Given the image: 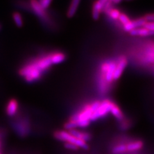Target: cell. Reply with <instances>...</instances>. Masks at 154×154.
I'll list each match as a JSON object with an SVG mask.
<instances>
[{
    "mask_svg": "<svg viewBox=\"0 0 154 154\" xmlns=\"http://www.w3.org/2000/svg\"><path fill=\"white\" fill-rule=\"evenodd\" d=\"M54 64L52 53L32 60L21 67L19 74L28 82H33L41 79L42 74Z\"/></svg>",
    "mask_w": 154,
    "mask_h": 154,
    "instance_id": "1",
    "label": "cell"
},
{
    "mask_svg": "<svg viewBox=\"0 0 154 154\" xmlns=\"http://www.w3.org/2000/svg\"><path fill=\"white\" fill-rule=\"evenodd\" d=\"M100 104L99 101H94L92 103L86 105L79 112L73 115L70 119L74 121L77 127L85 128L89 126L91 116Z\"/></svg>",
    "mask_w": 154,
    "mask_h": 154,
    "instance_id": "2",
    "label": "cell"
},
{
    "mask_svg": "<svg viewBox=\"0 0 154 154\" xmlns=\"http://www.w3.org/2000/svg\"><path fill=\"white\" fill-rule=\"evenodd\" d=\"M54 137L57 140L64 141L65 143H69L74 144L79 148H81L85 150H88L89 148L88 144L87 143L80 140V139L76 138L73 135H71L68 131H59L54 133Z\"/></svg>",
    "mask_w": 154,
    "mask_h": 154,
    "instance_id": "3",
    "label": "cell"
},
{
    "mask_svg": "<svg viewBox=\"0 0 154 154\" xmlns=\"http://www.w3.org/2000/svg\"><path fill=\"white\" fill-rule=\"evenodd\" d=\"M114 103V102L109 100H105L103 102H100L99 107L93 112L92 116H91V121H95V120L107 115L110 111V109Z\"/></svg>",
    "mask_w": 154,
    "mask_h": 154,
    "instance_id": "4",
    "label": "cell"
},
{
    "mask_svg": "<svg viewBox=\"0 0 154 154\" xmlns=\"http://www.w3.org/2000/svg\"><path fill=\"white\" fill-rule=\"evenodd\" d=\"M116 62L114 61L106 62L102 64L101 66V73L102 76L103 77V80L106 83H111L114 80V73ZM102 77V78H103Z\"/></svg>",
    "mask_w": 154,
    "mask_h": 154,
    "instance_id": "5",
    "label": "cell"
},
{
    "mask_svg": "<svg viewBox=\"0 0 154 154\" xmlns=\"http://www.w3.org/2000/svg\"><path fill=\"white\" fill-rule=\"evenodd\" d=\"M127 59L125 56H121L119 58L118 62H116V67L114 73V80H117L121 77L124 69L127 66Z\"/></svg>",
    "mask_w": 154,
    "mask_h": 154,
    "instance_id": "6",
    "label": "cell"
},
{
    "mask_svg": "<svg viewBox=\"0 0 154 154\" xmlns=\"http://www.w3.org/2000/svg\"><path fill=\"white\" fill-rule=\"evenodd\" d=\"M146 21L144 17H140L137 19H135V20L130 21L127 25L123 26V28L125 31L130 32L131 30H134L136 28H138L140 27H143L145 25Z\"/></svg>",
    "mask_w": 154,
    "mask_h": 154,
    "instance_id": "7",
    "label": "cell"
},
{
    "mask_svg": "<svg viewBox=\"0 0 154 154\" xmlns=\"http://www.w3.org/2000/svg\"><path fill=\"white\" fill-rule=\"evenodd\" d=\"M107 0H100L94 2L92 10V16L93 18L95 20H97L99 19L101 12L103 11L105 4L107 3Z\"/></svg>",
    "mask_w": 154,
    "mask_h": 154,
    "instance_id": "8",
    "label": "cell"
},
{
    "mask_svg": "<svg viewBox=\"0 0 154 154\" xmlns=\"http://www.w3.org/2000/svg\"><path fill=\"white\" fill-rule=\"evenodd\" d=\"M30 6L33 11L36 15L42 19H46L47 17V14L46 10L41 7V6L38 3V1H32L30 2Z\"/></svg>",
    "mask_w": 154,
    "mask_h": 154,
    "instance_id": "9",
    "label": "cell"
},
{
    "mask_svg": "<svg viewBox=\"0 0 154 154\" xmlns=\"http://www.w3.org/2000/svg\"><path fill=\"white\" fill-rule=\"evenodd\" d=\"M143 142L141 140H134L126 144L127 152L134 153L141 150L143 147Z\"/></svg>",
    "mask_w": 154,
    "mask_h": 154,
    "instance_id": "10",
    "label": "cell"
},
{
    "mask_svg": "<svg viewBox=\"0 0 154 154\" xmlns=\"http://www.w3.org/2000/svg\"><path fill=\"white\" fill-rule=\"evenodd\" d=\"M71 135H73L74 137L76 138L80 139V140L83 141L85 143L88 141H90L91 139V135L86 132H83V131H79L77 129H73L71 130V131H68Z\"/></svg>",
    "mask_w": 154,
    "mask_h": 154,
    "instance_id": "11",
    "label": "cell"
},
{
    "mask_svg": "<svg viewBox=\"0 0 154 154\" xmlns=\"http://www.w3.org/2000/svg\"><path fill=\"white\" fill-rule=\"evenodd\" d=\"M18 109V102L15 99H12L8 102L7 109H6V112L8 116H13L15 115Z\"/></svg>",
    "mask_w": 154,
    "mask_h": 154,
    "instance_id": "12",
    "label": "cell"
},
{
    "mask_svg": "<svg viewBox=\"0 0 154 154\" xmlns=\"http://www.w3.org/2000/svg\"><path fill=\"white\" fill-rule=\"evenodd\" d=\"M131 35L133 36H140V37H146L153 35L154 33L148 30L147 28L143 27H140L138 28H136L134 30L130 32Z\"/></svg>",
    "mask_w": 154,
    "mask_h": 154,
    "instance_id": "13",
    "label": "cell"
},
{
    "mask_svg": "<svg viewBox=\"0 0 154 154\" xmlns=\"http://www.w3.org/2000/svg\"><path fill=\"white\" fill-rule=\"evenodd\" d=\"M80 2L79 0H73L72 1L69 5L68 10H67V16L68 17H72L75 16V14H76L77 10H78V8L79 7Z\"/></svg>",
    "mask_w": 154,
    "mask_h": 154,
    "instance_id": "14",
    "label": "cell"
},
{
    "mask_svg": "<svg viewBox=\"0 0 154 154\" xmlns=\"http://www.w3.org/2000/svg\"><path fill=\"white\" fill-rule=\"evenodd\" d=\"M112 152L113 154H127V149L125 143H119L116 144L112 148Z\"/></svg>",
    "mask_w": 154,
    "mask_h": 154,
    "instance_id": "15",
    "label": "cell"
},
{
    "mask_svg": "<svg viewBox=\"0 0 154 154\" xmlns=\"http://www.w3.org/2000/svg\"><path fill=\"white\" fill-rule=\"evenodd\" d=\"M110 112L116 118L118 121H122L124 118V115L121 110V109H119V107L117 105H116L115 103L113 104L112 107L110 109Z\"/></svg>",
    "mask_w": 154,
    "mask_h": 154,
    "instance_id": "16",
    "label": "cell"
},
{
    "mask_svg": "<svg viewBox=\"0 0 154 154\" xmlns=\"http://www.w3.org/2000/svg\"><path fill=\"white\" fill-rule=\"evenodd\" d=\"M66 59V55L62 52L52 53V62L54 64L61 63Z\"/></svg>",
    "mask_w": 154,
    "mask_h": 154,
    "instance_id": "17",
    "label": "cell"
},
{
    "mask_svg": "<svg viewBox=\"0 0 154 154\" xmlns=\"http://www.w3.org/2000/svg\"><path fill=\"white\" fill-rule=\"evenodd\" d=\"M151 47H148L146 50V60L148 62L154 63V46H150Z\"/></svg>",
    "mask_w": 154,
    "mask_h": 154,
    "instance_id": "18",
    "label": "cell"
},
{
    "mask_svg": "<svg viewBox=\"0 0 154 154\" xmlns=\"http://www.w3.org/2000/svg\"><path fill=\"white\" fill-rule=\"evenodd\" d=\"M13 19L17 26L21 27L23 25V20L21 15L18 12H14L13 14Z\"/></svg>",
    "mask_w": 154,
    "mask_h": 154,
    "instance_id": "19",
    "label": "cell"
},
{
    "mask_svg": "<svg viewBox=\"0 0 154 154\" xmlns=\"http://www.w3.org/2000/svg\"><path fill=\"white\" fill-rule=\"evenodd\" d=\"M108 14L109 17L112 19H114V20H117V19H118L120 14H121V13L119 11V10L116 8L110 9L108 11Z\"/></svg>",
    "mask_w": 154,
    "mask_h": 154,
    "instance_id": "20",
    "label": "cell"
},
{
    "mask_svg": "<svg viewBox=\"0 0 154 154\" xmlns=\"http://www.w3.org/2000/svg\"><path fill=\"white\" fill-rule=\"evenodd\" d=\"M118 20L123 26L127 25V23H128L130 21H131V19H129V17L126 15V14H122V13L120 14V16L118 18Z\"/></svg>",
    "mask_w": 154,
    "mask_h": 154,
    "instance_id": "21",
    "label": "cell"
},
{
    "mask_svg": "<svg viewBox=\"0 0 154 154\" xmlns=\"http://www.w3.org/2000/svg\"><path fill=\"white\" fill-rule=\"evenodd\" d=\"M38 2L41 6V7L45 10L49 7L50 4L51 3V1H50V0H41V1H38Z\"/></svg>",
    "mask_w": 154,
    "mask_h": 154,
    "instance_id": "22",
    "label": "cell"
},
{
    "mask_svg": "<svg viewBox=\"0 0 154 154\" xmlns=\"http://www.w3.org/2000/svg\"><path fill=\"white\" fill-rule=\"evenodd\" d=\"M64 147L66 149H68V150H78L79 149V148L76 145H75V144L69 143H65Z\"/></svg>",
    "mask_w": 154,
    "mask_h": 154,
    "instance_id": "23",
    "label": "cell"
},
{
    "mask_svg": "<svg viewBox=\"0 0 154 154\" xmlns=\"http://www.w3.org/2000/svg\"><path fill=\"white\" fill-rule=\"evenodd\" d=\"M144 27L154 33V22H146Z\"/></svg>",
    "mask_w": 154,
    "mask_h": 154,
    "instance_id": "24",
    "label": "cell"
},
{
    "mask_svg": "<svg viewBox=\"0 0 154 154\" xmlns=\"http://www.w3.org/2000/svg\"><path fill=\"white\" fill-rule=\"evenodd\" d=\"M143 17L146 22H154V13L148 14Z\"/></svg>",
    "mask_w": 154,
    "mask_h": 154,
    "instance_id": "25",
    "label": "cell"
},
{
    "mask_svg": "<svg viewBox=\"0 0 154 154\" xmlns=\"http://www.w3.org/2000/svg\"><path fill=\"white\" fill-rule=\"evenodd\" d=\"M121 2H122L121 0H113V1H112V3H114V4H118V3H119Z\"/></svg>",
    "mask_w": 154,
    "mask_h": 154,
    "instance_id": "26",
    "label": "cell"
},
{
    "mask_svg": "<svg viewBox=\"0 0 154 154\" xmlns=\"http://www.w3.org/2000/svg\"><path fill=\"white\" fill-rule=\"evenodd\" d=\"M0 146H1V142H0Z\"/></svg>",
    "mask_w": 154,
    "mask_h": 154,
    "instance_id": "27",
    "label": "cell"
},
{
    "mask_svg": "<svg viewBox=\"0 0 154 154\" xmlns=\"http://www.w3.org/2000/svg\"><path fill=\"white\" fill-rule=\"evenodd\" d=\"M0 154H2V153H0Z\"/></svg>",
    "mask_w": 154,
    "mask_h": 154,
    "instance_id": "28",
    "label": "cell"
}]
</instances>
